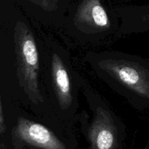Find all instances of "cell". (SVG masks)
Segmentation results:
<instances>
[{"label":"cell","instance_id":"obj_1","mask_svg":"<svg viewBox=\"0 0 149 149\" xmlns=\"http://www.w3.org/2000/svg\"><path fill=\"white\" fill-rule=\"evenodd\" d=\"M16 58L19 82L33 103H41L43 97L39 87V60L36 44L31 31L18 22L15 31Z\"/></svg>","mask_w":149,"mask_h":149},{"label":"cell","instance_id":"obj_2","mask_svg":"<svg viewBox=\"0 0 149 149\" xmlns=\"http://www.w3.org/2000/svg\"><path fill=\"white\" fill-rule=\"evenodd\" d=\"M99 66L124 86L149 99V71L141 65L123 59H106Z\"/></svg>","mask_w":149,"mask_h":149},{"label":"cell","instance_id":"obj_3","mask_svg":"<svg viewBox=\"0 0 149 149\" xmlns=\"http://www.w3.org/2000/svg\"><path fill=\"white\" fill-rule=\"evenodd\" d=\"M16 129L18 136L31 145L43 149H65L52 132L41 124L20 117Z\"/></svg>","mask_w":149,"mask_h":149},{"label":"cell","instance_id":"obj_4","mask_svg":"<svg viewBox=\"0 0 149 149\" xmlns=\"http://www.w3.org/2000/svg\"><path fill=\"white\" fill-rule=\"evenodd\" d=\"M74 23L78 27L86 26L103 31L110 27V20L101 0H82L77 8Z\"/></svg>","mask_w":149,"mask_h":149},{"label":"cell","instance_id":"obj_5","mask_svg":"<svg viewBox=\"0 0 149 149\" xmlns=\"http://www.w3.org/2000/svg\"><path fill=\"white\" fill-rule=\"evenodd\" d=\"M113 120L110 113L97 108L90 129V137L96 149H111L115 143Z\"/></svg>","mask_w":149,"mask_h":149},{"label":"cell","instance_id":"obj_6","mask_svg":"<svg viewBox=\"0 0 149 149\" xmlns=\"http://www.w3.org/2000/svg\"><path fill=\"white\" fill-rule=\"evenodd\" d=\"M52 77L60 106L63 110L68 109L72 103L70 79L63 62L58 54L52 58Z\"/></svg>","mask_w":149,"mask_h":149},{"label":"cell","instance_id":"obj_7","mask_svg":"<svg viewBox=\"0 0 149 149\" xmlns=\"http://www.w3.org/2000/svg\"><path fill=\"white\" fill-rule=\"evenodd\" d=\"M45 11H55L58 7V0H28Z\"/></svg>","mask_w":149,"mask_h":149},{"label":"cell","instance_id":"obj_8","mask_svg":"<svg viewBox=\"0 0 149 149\" xmlns=\"http://www.w3.org/2000/svg\"><path fill=\"white\" fill-rule=\"evenodd\" d=\"M4 116L2 113V107H1V100H0V130L4 129Z\"/></svg>","mask_w":149,"mask_h":149}]
</instances>
